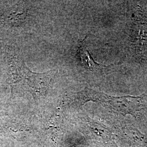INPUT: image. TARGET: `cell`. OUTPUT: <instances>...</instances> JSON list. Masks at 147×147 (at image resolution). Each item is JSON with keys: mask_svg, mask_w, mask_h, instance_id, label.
Instances as JSON below:
<instances>
[{"mask_svg": "<svg viewBox=\"0 0 147 147\" xmlns=\"http://www.w3.org/2000/svg\"><path fill=\"white\" fill-rule=\"evenodd\" d=\"M27 16V11L24 9H11L5 12L1 16L3 22L7 26L17 27L25 21Z\"/></svg>", "mask_w": 147, "mask_h": 147, "instance_id": "cell-5", "label": "cell"}, {"mask_svg": "<svg viewBox=\"0 0 147 147\" xmlns=\"http://www.w3.org/2000/svg\"><path fill=\"white\" fill-rule=\"evenodd\" d=\"M87 99L88 101L99 102L109 106L114 110L123 115L131 114L135 116L137 112L141 110L146 104V96H114L101 92L89 89Z\"/></svg>", "mask_w": 147, "mask_h": 147, "instance_id": "cell-1", "label": "cell"}, {"mask_svg": "<svg viewBox=\"0 0 147 147\" xmlns=\"http://www.w3.org/2000/svg\"><path fill=\"white\" fill-rule=\"evenodd\" d=\"M84 134L91 141L104 147H118L114 136L104 126L93 121H87L84 126Z\"/></svg>", "mask_w": 147, "mask_h": 147, "instance_id": "cell-3", "label": "cell"}, {"mask_svg": "<svg viewBox=\"0 0 147 147\" xmlns=\"http://www.w3.org/2000/svg\"><path fill=\"white\" fill-rule=\"evenodd\" d=\"M11 67L15 69L14 72L21 75V78H23L26 86L31 88L33 93L42 96L47 94L50 81L57 73L56 70H50L45 73H33L24 62L18 60L12 63Z\"/></svg>", "mask_w": 147, "mask_h": 147, "instance_id": "cell-2", "label": "cell"}, {"mask_svg": "<svg viewBox=\"0 0 147 147\" xmlns=\"http://www.w3.org/2000/svg\"><path fill=\"white\" fill-rule=\"evenodd\" d=\"M86 37L81 42L78 49V56L81 61V64L84 68L88 70L101 75H106L109 73L110 69L116 66L117 64H111L110 65H105L95 62L92 55L89 53L87 48L85 45V39Z\"/></svg>", "mask_w": 147, "mask_h": 147, "instance_id": "cell-4", "label": "cell"}]
</instances>
